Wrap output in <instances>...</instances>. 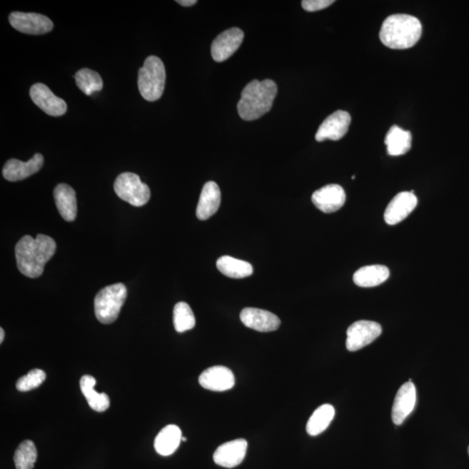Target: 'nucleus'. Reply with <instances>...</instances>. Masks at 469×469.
Returning a JSON list of instances; mask_svg holds the SVG:
<instances>
[{
  "label": "nucleus",
  "instance_id": "1",
  "mask_svg": "<svg viewBox=\"0 0 469 469\" xmlns=\"http://www.w3.org/2000/svg\"><path fill=\"white\" fill-rule=\"evenodd\" d=\"M56 248L54 240L49 236L38 234L36 238L23 236L15 248L19 271L27 278H39L48 261L55 254Z\"/></svg>",
  "mask_w": 469,
  "mask_h": 469
},
{
  "label": "nucleus",
  "instance_id": "2",
  "mask_svg": "<svg viewBox=\"0 0 469 469\" xmlns=\"http://www.w3.org/2000/svg\"><path fill=\"white\" fill-rule=\"evenodd\" d=\"M423 26L414 16L395 14L384 20L380 39L385 46L395 50L408 49L419 41Z\"/></svg>",
  "mask_w": 469,
  "mask_h": 469
},
{
  "label": "nucleus",
  "instance_id": "3",
  "mask_svg": "<svg viewBox=\"0 0 469 469\" xmlns=\"http://www.w3.org/2000/svg\"><path fill=\"white\" fill-rule=\"evenodd\" d=\"M276 94L278 86L273 80H252L244 87L241 99L238 104L240 118L246 121H253L263 117L271 110Z\"/></svg>",
  "mask_w": 469,
  "mask_h": 469
},
{
  "label": "nucleus",
  "instance_id": "4",
  "mask_svg": "<svg viewBox=\"0 0 469 469\" xmlns=\"http://www.w3.org/2000/svg\"><path fill=\"white\" fill-rule=\"evenodd\" d=\"M166 67L161 59L150 56L138 71L140 94L147 101L154 102L162 97L166 86Z\"/></svg>",
  "mask_w": 469,
  "mask_h": 469
},
{
  "label": "nucleus",
  "instance_id": "5",
  "mask_svg": "<svg viewBox=\"0 0 469 469\" xmlns=\"http://www.w3.org/2000/svg\"><path fill=\"white\" fill-rule=\"evenodd\" d=\"M126 298L127 288L123 283L112 284L102 288L94 301L96 318L104 324L115 322Z\"/></svg>",
  "mask_w": 469,
  "mask_h": 469
},
{
  "label": "nucleus",
  "instance_id": "6",
  "mask_svg": "<svg viewBox=\"0 0 469 469\" xmlns=\"http://www.w3.org/2000/svg\"><path fill=\"white\" fill-rule=\"evenodd\" d=\"M114 191L119 198L136 207L143 206L149 202L151 190L139 176L131 172L120 174L114 183Z\"/></svg>",
  "mask_w": 469,
  "mask_h": 469
},
{
  "label": "nucleus",
  "instance_id": "7",
  "mask_svg": "<svg viewBox=\"0 0 469 469\" xmlns=\"http://www.w3.org/2000/svg\"><path fill=\"white\" fill-rule=\"evenodd\" d=\"M383 328L379 323L372 321H358L348 328L346 347L354 352L374 342L382 334Z\"/></svg>",
  "mask_w": 469,
  "mask_h": 469
},
{
  "label": "nucleus",
  "instance_id": "8",
  "mask_svg": "<svg viewBox=\"0 0 469 469\" xmlns=\"http://www.w3.org/2000/svg\"><path fill=\"white\" fill-rule=\"evenodd\" d=\"M9 22L14 29L26 34H45L54 29L51 20L39 14L14 11L9 16Z\"/></svg>",
  "mask_w": 469,
  "mask_h": 469
},
{
  "label": "nucleus",
  "instance_id": "9",
  "mask_svg": "<svg viewBox=\"0 0 469 469\" xmlns=\"http://www.w3.org/2000/svg\"><path fill=\"white\" fill-rule=\"evenodd\" d=\"M30 97L36 106L52 117H60L67 111L65 100L55 96L44 84L38 83L31 86Z\"/></svg>",
  "mask_w": 469,
  "mask_h": 469
},
{
  "label": "nucleus",
  "instance_id": "10",
  "mask_svg": "<svg viewBox=\"0 0 469 469\" xmlns=\"http://www.w3.org/2000/svg\"><path fill=\"white\" fill-rule=\"evenodd\" d=\"M243 38V31L239 28L233 27L224 31L212 42V58L216 62L226 61L241 46Z\"/></svg>",
  "mask_w": 469,
  "mask_h": 469
},
{
  "label": "nucleus",
  "instance_id": "11",
  "mask_svg": "<svg viewBox=\"0 0 469 469\" xmlns=\"http://www.w3.org/2000/svg\"><path fill=\"white\" fill-rule=\"evenodd\" d=\"M351 122V117L348 112L336 111L321 124L316 134V141L323 142L326 139L338 141L346 135Z\"/></svg>",
  "mask_w": 469,
  "mask_h": 469
},
{
  "label": "nucleus",
  "instance_id": "12",
  "mask_svg": "<svg viewBox=\"0 0 469 469\" xmlns=\"http://www.w3.org/2000/svg\"><path fill=\"white\" fill-rule=\"evenodd\" d=\"M418 199L414 191L400 192L388 203L384 213L385 222L390 226H395L402 221L415 210Z\"/></svg>",
  "mask_w": 469,
  "mask_h": 469
},
{
  "label": "nucleus",
  "instance_id": "13",
  "mask_svg": "<svg viewBox=\"0 0 469 469\" xmlns=\"http://www.w3.org/2000/svg\"><path fill=\"white\" fill-rule=\"evenodd\" d=\"M312 202L324 213H333L346 203V191L338 184H328L313 193Z\"/></svg>",
  "mask_w": 469,
  "mask_h": 469
},
{
  "label": "nucleus",
  "instance_id": "14",
  "mask_svg": "<svg viewBox=\"0 0 469 469\" xmlns=\"http://www.w3.org/2000/svg\"><path fill=\"white\" fill-rule=\"evenodd\" d=\"M199 383L208 390L223 392L235 386V375L230 368L214 366L207 368L199 376Z\"/></svg>",
  "mask_w": 469,
  "mask_h": 469
},
{
  "label": "nucleus",
  "instance_id": "15",
  "mask_svg": "<svg viewBox=\"0 0 469 469\" xmlns=\"http://www.w3.org/2000/svg\"><path fill=\"white\" fill-rule=\"evenodd\" d=\"M240 319L244 326L259 332L275 331L281 324L278 316L256 308H243L240 314Z\"/></svg>",
  "mask_w": 469,
  "mask_h": 469
},
{
  "label": "nucleus",
  "instance_id": "16",
  "mask_svg": "<svg viewBox=\"0 0 469 469\" xmlns=\"http://www.w3.org/2000/svg\"><path fill=\"white\" fill-rule=\"evenodd\" d=\"M416 403L415 384L408 380L399 388L392 408V420L395 425H402L414 410Z\"/></svg>",
  "mask_w": 469,
  "mask_h": 469
},
{
  "label": "nucleus",
  "instance_id": "17",
  "mask_svg": "<svg viewBox=\"0 0 469 469\" xmlns=\"http://www.w3.org/2000/svg\"><path fill=\"white\" fill-rule=\"evenodd\" d=\"M248 443L244 439H236L216 448L213 459L219 466L232 468L238 466L246 458Z\"/></svg>",
  "mask_w": 469,
  "mask_h": 469
},
{
  "label": "nucleus",
  "instance_id": "18",
  "mask_svg": "<svg viewBox=\"0 0 469 469\" xmlns=\"http://www.w3.org/2000/svg\"><path fill=\"white\" fill-rule=\"evenodd\" d=\"M44 164V156L35 154L29 161L22 162L18 159L8 160L3 169V176L8 181L17 182L28 176L37 173Z\"/></svg>",
  "mask_w": 469,
  "mask_h": 469
},
{
  "label": "nucleus",
  "instance_id": "19",
  "mask_svg": "<svg viewBox=\"0 0 469 469\" xmlns=\"http://www.w3.org/2000/svg\"><path fill=\"white\" fill-rule=\"evenodd\" d=\"M221 204V191L215 182H208L204 184L201 195H200L196 216L200 220H207L218 211Z\"/></svg>",
  "mask_w": 469,
  "mask_h": 469
},
{
  "label": "nucleus",
  "instance_id": "20",
  "mask_svg": "<svg viewBox=\"0 0 469 469\" xmlns=\"http://www.w3.org/2000/svg\"><path fill=\"white\" fill-rule=\"evenodd\" d=\"M54 195L59 214L67 222L74 221L78 211L75 191L66 183H60L56 186Z\"/></svg>",
  "mask_w": 469,
  "mask_h": 469
},
{
  "label": "nucleus",
  "instance_id": "21",
  "mask_svg": "<svg viewBox=\"0 0 469 469\" xmlns=\"http://www.w3.org/2000/svg\"><path fill=\"white\" fill-rule=\"evenodd\" d=\"M182 431L176 425H168L156 435L154 448L160 455L174 454L182 440Z\"/></svg>",
  "mask_w": 469,
  "mask_h": 469
},
{
  "label": "nucleus",
  "instance_id": "22",
  "mask_svg": "<svg viewBox=\"0 0 469 469\" xmlns=\"http://www.w3.org/2000/svg\"><path fill=\"white\" fill-rule=\"evenodd\" d=\"M390 270L386 266L375 264L360 268L353 276L356 286L371 288L380 286L390 278Z\"/></svg>",
  "mask_w": 469,
  "mask_h": 469
},
{
  "label": "nucleus",
  "instance_id": "23",
  "mask_svg": "<svg viewBox=\"0 0 469 469\" xmlns=\"http://www.w3.org/2000/svg\"><path fill=\"white\" fill-rule=\"evenodd\" d=\"M411 142L410 132L398 126H392L385 138L388 153L393 156L406 154L411 149Z\"/></svg>",
  "mask_w": 469,
  "mask_h": 469
},
{
  "label": "nucleus",
  "instance_id": "24",
  "mask_svg": "<svg viewBox=\"0 0 469 469\" xmlns=\"http://www.w3.org/2000/svg\"><path fill=\"white\" fill-rule=\"evenodd\" d=\"M96 383L94 376L86 375L80 380V388L92 410L104 412L110 407V398L106 393L99 394L94 390Z\"/></svg>",
  "mask_w": 469,
  "mask_h": 469
},
{
  "label": "nucleus",
  "instance_id": "25",
  "mask_svg": "<svg viewBox=\"0 0 469 469\" xmlns=\"http://www.w3.org/2000/svg\"><path fill=\"white\" fill-rule=\"evenodd\" d=\"M216 268L222 274L231 278H248L253 273V267L251 263L228 256H221L216 262Z\"/></svg>",
  "mask_w": 469,
  "mask_h": 469
},
{
  "label": "nucleus",
  "instance_id": "26",
  "mask_svg": "<svg viewBox=\"0 0 469 469\" xmlns=\"http://www.w3.org/2000/svg\"><path fill=\"white\" fill-rule=\"evenodd\" d=\"M335 408L331 404H323L316 408L308 420L306 430L308 435L316 436L326 431L335 417Z\"/></svg>",
  "mask_w": 469,
  "mask_h": 469
},
{
  "label": "nucleus",
  "instance_id": "27",
  "mask_svg": "<svg viewBox=\"0 0 469 469\" xmlns=\"http://www.w3.org/2000/svg\"><path fill=\"white\" fill-rule=\"evenodd\" d=\"M75 79L79 90L86 95L91 96L103 89V80L97 71L85 68L76 74Z\"/></svg>",
  "mask_w": 469,
  "mask_h": 469
},
{
  "label": "nucleus",
  "instance_id": "28",
  "mask_svg": "<svg viewBox=\"0 0 469 469\" xmlns=\"http://www.w3.org/2000/svg\"><path fill=\"white\" fill-rule=\"evenodd\" d=\"M38 458L35 444L27 440L19 445L14 455L15 467L17 469H34Z\"/></svg>",
  "mask_w": 469,
  "mask_h": 469
},
{
  "label": "nucleus",
  "instance_id": "29",
  "mask_svg": "<svg viewBox=\"0 0 469 469\" xmlns=\"http://www.w3.org/2000/svg\"><path fill=\"white\" fill-rule=\"evenodd\" d=\"M173 323L175 330L178 333L192 330L195 327L196 318L189 304L183 302L176 304L173 311Z\"/></svg>",
  "mask_w": 469,
  "mask_h": 469
},
{
  "label": "nucleus",
  "instance_id": "30",
  "mask_svg": "<svg viewBox=\"0 0 469 469\" xmlns=\"http://www.w3.org/2000/svg\"><path fill=\"white\" fill-rule=\"evenodd\" d=\"M46 374L45 371L35 368L31 370L28 374L18 380L16 387L20 392H27L37 388L45 382Z\"/></svg>",
  "mask_w": 469,
  "mask_h": 469
},
{
  "label": "nucleus",
  "instance_id": "31",
  "mask_svg": "<svg viewBox=\"0 0 469 469\" xmlns=\"http://www.w3.org/2000/svg\"><path fill=\"white\" fill-rule=\"evenodd\" d=\"M334 3V0H304L302 6L307 11H316L326 9Z\"/></svg>",
  "mask_w": 469,
  "mask_h": 469
},
{
  "label": "nucleus",
  "instance_id": "32",
  "mask_svg": "<svg viewBox=\"0 0 469 469\" xmlns=\"http://www.w3.org/2000/svg\"><path fill=\"white\" fill-rule=\"evenodd\" d=\"M176 3H178L179 5L183 6L189 7L196 5L198 1L196 0H178Z\"/></svg>",
  "mask_w": 469,
  "mask_h": 469
},
{
  "label": "nucleus",
  "instance_id": "33",
  "mask_svg": "<svg viewBox=\"0 0 469 469\" xmlns=\"http://www.w3.org/2000/svg\"><path fill=\"white\" fill-rule=\"evenodd\" d=\"M4 338H5V331L3 328H0V343H3Z\"/></svg>",
  "mask_w": 469,
  "mask_h": 469
},
{
  "label": "nucleus",
  "instance_id": "34",
  "mask_svg": "<svg viewBox=\"0 0 469 469\" xmlns=\"http://www.w3.org/2000/svg\"><path fill=\"white\" fill-rule=\"evenodd\" d=\"M182 440H183V442H186L187 438H186V437H182Z\"/></svg>",
  "mask_w": 469,
  "mask_h": 469
},
{
  "label": "nucleus",
  "instance_id": "35",
  "mask_svg": "<svg viewBox=\"0 0 469 469\" xmlns=\"http://www.w3.org/2000/svg\"><path fill=\"white\" fill-rule=\"evenodd\" d=\"M468 454H469V447H468Z\"/></svg>",
  "mask_w": 469,
  "mask_h": 469
}]
</instances>
